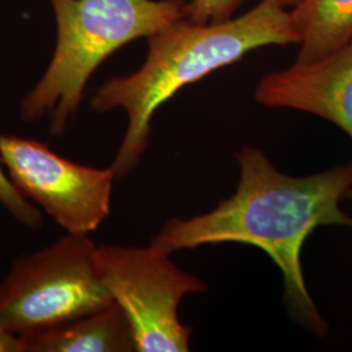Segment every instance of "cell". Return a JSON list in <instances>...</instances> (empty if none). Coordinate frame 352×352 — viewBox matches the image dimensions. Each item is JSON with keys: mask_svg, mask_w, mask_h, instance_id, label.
Here are the masks:
<instances>
[{"mask_svg": "<svg viewBox=\"0 0 352 352\" xmlns=\"http://www.w3.org/2000/svg\"><path fill=\"white\" fill-rule=\"evenodd\" d=\"M19 340L20 352L135 351L131 325L115 302L64 325L25 334Z\"/></svg>", "mask_w": 352, "mask_h": 352, "instance_id": "cell-8", "label": "cell"}, {"mask_svg": "<svg viewBox=\"0 0 352 352\" xmlns=\"http://www.w3.org/2000/svg\"><path fill=\"white\" fill-rule=\"evenodd\" d=\"M299 37L296 63H314L352 42V0H300L291 7Z\"/></svg>", "mask_w": 352, "mask_h": 352, "instance_id": "cell-9", "label": "cell"}, {"mask_svg": "<svg viewBox=\"0 0 352 352\" xmlns=\"http://www.w3.org/2000/svg\"><path fill=\"white\" fill-rule=\"evenodd\" d=\"M0 155L14 187L67 234L89 236L109 218L113 167L76 164L39 141L14 135H0Z\"/></svg>", "mask_w": 352, "mask_h": 352, "instance_id": "cell-6", "label": "cell"}, {"mask_svg": "<svg viewBox=\"0 0 352 352\" xmlns=\"http://www.w3.org/2000/svg\"><path fill=\"white\" fill-rule=\"evenodd\" d=\"M0 205L12 215L13 218L23 226L39 230L43 226V214L19 189L14 187L12 180L6 171L0 155Z\"/></svg>", "mask_w": 352, "mask_h": 352, "instance_id": "cell-10", "label": "cell"}, {"mask_svg": "<svg viewBox=\"0 0 352 352\" xmlns=\"http://www.w3.org/2000/svg\"><path fill=\"white\" fill-rule=\"evenodd\" d=\"M235 157L240 179L234 195L212 212L168 219L149 245L168 254L221 243L260 248L282 273L289 315L316 337H324L329 324L307 289L302 251L317 227L352 228L351 215L340 208L344 199H352V162L312 175L289 176L258 148L244 145Z\"/></svg>", "mask_w": 352, "mask_h": 352, "instance_id": "cell-1", "label": "cell"}, {"mask_svg": "<svg viewBox=\"0 0 352 352\" xmlns=\"http://www.w3.org/2000/svg\"><path fill=\"white\" fill-rule=\"evenodd\" d=\"M245 0H190L188 19L199 24L226 21Z\"/></svg>", "mask_w": 352, "mask_h": 352, "instance_id": "cell-11", "label": "cell"}, {"mask_svg": "<svg viewBox=\"0 0 352 352\" xmlns=\"http://www.w3.org/2000/svg\"><path fill=\"white\" fill-rule=\"evenodd\" d=\"M89 236L65 234L46 248L20 254L0 280V324L16 337L64 325L113 300L96 266Z\"/></svg>", "mask_w": 352, "mask_h": 352, "instance_id": "cell-4", "label": "cell"}, {"mask_svg": "<svg viewBox=\"0 0 352 352\" xmlns=\"http://www.w3.org/2000/svg\"><path fill=\"white\" fill-rule=\"evenodd\" d=\"M56 20L50 63L20 104L25 123L49 120L62 136L82 103L89 80L128 43L187 19L184 0H49Z\"/></svg>", "mask_w": 352, "mask_h": 352, "instance_id": "cell-3", "label": "cell"}, {"mask_svg": "<svg viewBox=\"0 0 352 352\" xmlns=\"http://www.w3.org/2000/svg\"><path fill=\"white\" fill-rule=\"evenodd\" d=\"M299 45L289 8L263 0L235 19L199 24L188 17L148 38V55L138 71L113 77L96 90L97 113L124 110L126 129L113 160L116 180L129 175L151 145V119L179 90L265 46Z\"/></svg>", "mask_w": 352, "mask_h": 352, "instance_id": "cell-2", "label": "cell"}, {"mask_svg": "<svg viewBox=\"0 0 352 352\" xmlns=\"http://www.w3.org/2000/svg\"><path fill=\"white\" fill-rule=\"evenodd\" d=\"M171 254L154 247L104 244L96 250L97 273L132 329L135 351L187 352L192 329L182 324L179 305L205 292L201 278L179 269Z\"/></svg>", "mask_w": 352, "mask_h": 352, "instance_id": "cell-5", "label": "cell"}, {"mask_svg": "<svg viewBox=\"0 0 352 352\" xmlns=\"http://www.w3.org/2000/svg\"><path fill=\"white\" fill-rule=\"evenodd\" d=\"M286 8H291V7H294L295 4H298L300 0H279Z\"/></svg>", "mask_w": 352, "mask_h": 352, "instance_id": "cell-13", "label": "cell"}, {"mask_svg": "<svg viewBox=\"0 0 352 352\" xmlns=\"http://www.w3.org/2000/svg\"><path fill=\"white\" fill-rule=\"evenodd\" d=\"M0 352H20L19 337L8 333L0 324Z\"/></svg>", "mask_w": 352, "mask_h": 352, "instance_id": "cell-12", "label": "cell"}, {"mask_svg": "<svg viewBox=\"0 0 352 352\" xmlns=\"http://www.w3.org/2000/svg\"><path fill=\"white\" fill-rule=\"evenodd\" d=\"M254 98L270 109L312 113L352 139V42L314 63H295L265 76Z\"/></svg>", "mask_w": 352, "mask_h": 352, "instance_id": "cell-7", "label": "cell"}]
</instances>
